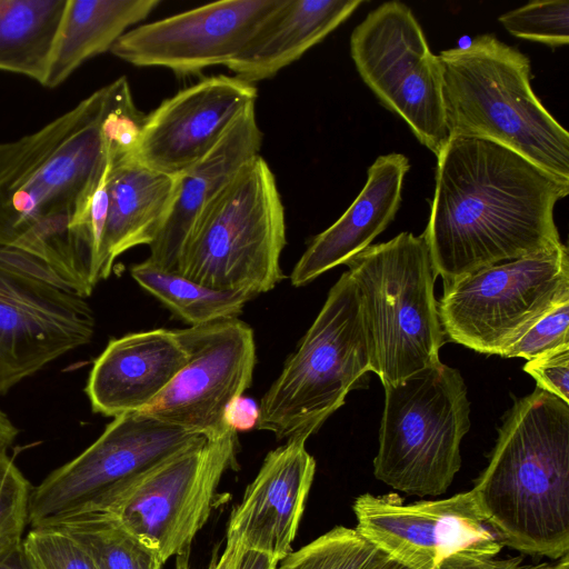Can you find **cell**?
<instances>
[{
  "label": "cell",
  "instance_id": "1",
  "mask_svg": "<svg viewBox=\"0 0 569 569\" xmlns=\"http://www.w3.org/2000/svg\"><path fill=\"white\" fill-rule=\"evenodd\" d=\"M423 231L443 288L479 269L561 243L553 210L566 183L496 142L450 137Z\"/></svg>",
  "mask_w": 569,
  "mask_h": 569
},
{
  "label": "cell",
  "instance_id": "2",
  "mask_svg": "<svg viewBox=\"0 0 569 569\" xmlns=\"http://www.w3.org/2000/svg\"><path fill=\"white\" fill-rule=\"evenodd\" d=\"M471 491L503 545L569 553V403L539 387L515 402Z\"/></svg>",
  "mask_w": 569,
  "mask_h": 569
},
{
  "label": "cell",
  "instance_id": "3",
  "mask_svg": "<svg viewBox=\"0 0 569 569\" xmlns=\"http://www.w3.org/2000/svg\"><path fill=\"white\" fill-rule=\"evenodd\" d=\"M450 137L501 144L569 183V133L530 84V61L493 34L438 56Z\"/></svg>",
  "mask_w": 569,
  "mask_h": 569
},
{
  "label": "cell",
  "instance_id": "4",
  "mask_svg": "<svg viewBox=\"0 0 569 569\" xmlns=\"http://www.w3.org/2000/svg\"><path fill=\"white\" fill-rule=\"evenodd\" d=\"M107 87L33 133L0 142V247L47 219L77 217L106 168L100 134Z\"/></svg>",
  "mask_w": 569,
  "mask_h": 569
},
{
  "label": "cell",
  "instance_id": "5",
  "mask_svg": "<svg viewBox=\"0 0 569 569\" xmlns=\"http://www.w3.org/2000/svg\"><path fill=\"white\" fill-rule=\"evenodd\" d=\"M372 371L358 288L343 272L297 350L258 406L256 428L277 439L307 440Z\"/></svg>",
  "mask_w": 569,
  "mask_h": 569
},
{
  "label": "cell",
  "instance_id": "6",
  "mask_svg": "<svg viewBox=\"0 0 569 569\" xmlns=\"http://www.w3.org/2000/svg\"><path fill=\"white\" fill-rule=\"evenodd\" d=\"M346 266L359 291L372 371L382 386L440 362L445 333L433 292L438 274L425 233L401 232Z\"/></svg>",
  "mask_w": 569,
  "mask_h": 569
},
{
  "label": "cell",
  "instance_id": "7",
  "mask_svg": "<svg viewBox=\"0 0 569 569\" xmlns=\"http://www.w3.org/2000/svg\"><path fill=\"white\" fill-rule=\"evenodd\" d=\"M286 242L274 174L257 156L202 210L177 272L212 289L256 297L284 279L280 257Z\"/></svg>",
  "mask_w": 569,
  "mask_h": 569
},
{
  "label": "cell",
  "instance_id": "8",
  "mask_svg": "<svg viewBox=\"0 0 569 569\" xmlns=\"http://www.w3.org/2000/svg\"><path fill=\"white\" fill-rule=\"evenodd\" d=\"M383 387L375 477L411 496L445 493L461 467L460 445L470 428L462 376L440 361Z\"/></svg>",
  "mask_w": 569,
  "mask_h": 569
},
{
  "label": "cell",
  "instance_id": "9",
  "mask_svg": "<svg viewBox=\"0 0 569 569\" xmlns=\"http://www.w3.org/2000/svg\"><path fill=\"white\" fill-rule=\"evenodd\" d=\"M236 451L237 432L229 429L111 487L70 513L112 519L163 563L189 555L210 516L222 476L234 466Z\"/></svg>",
  "mask_w": 569,
  "mask_h": 569
},
{
  "label": "cell",
  "instance_id": "10",
  "mask_svg": "<svg viewBox=\"0 0 569 569\" xmlns=\"http://www.w3.org/2000/svg\"><path fill=\"white\" fill-rule=\"evenodd\" d=\"M569 301V254L562 242L479 269L443 288V333L477 352L498 355L535 322Z\"/></svg>",
  "mask_w": 569,
  "mask_h": 569
},
{
  "label": "cell",
  "instance_id": "11",
  "mask_svg": "<svg viewBox=\"0 0 569 569\" xmlns=\"http://www.w3.org/2000/svg\"><path fill=\"white\" fill-rule=\"evenodd\" d=\"M350 53L380 102L438 158L450 138L442 72L411 9L389 1L369 12L351 33Z\"/></svg>",
  "mask_w": 569,
  "mask_h": 569
},
{
  "label": "cell",
  "instance_id": "12",
  "mask_svg": "<svg viewBox=\"0 0 569 569\" xmlns=\"http://www.w3.org/2000/svg\"><path fill=\"white\" fill-rule=\"evenodd\" d=\"M206 439L141 411L121 415L79 456L32 488L31 528L64 516L111 487Z\"/></svg>",
  "mask_w": 569,
  "mask_h": 569
},
{
  "label": "cell",
  "instance_id": "13",
  "mask_svg": "<svg viewBox=\"0 0 569 569\" xmlns=\"http://www.w3.org/2000/svg\"><path fill=\"white\" fill-rule=\"evenodd\" d=\"M188 360L141 412L206 439L230 428L224 413L250 387L256 366L252 329L238 318L174 330Z\"/></svg>",
  "mask_w": 569,
  "mask_h": 569
},
{
  "label": "cell",
  "instance_id": "14",
  "mask_svg": "<svg viewBox=\"0 0 569 569\" xmlns=\"http://www.w3.org/2000/svg\"><path fill=\"white\" fill-rule=\"evenodd\" d=\"M94 329L84 297L0 261V395L88 345Z\"/></svg>",
  "mask_w": 569,
  "mask_h": 569
},
{
  "label": "cell",
  "instance_id": "15",
  "mask_svg": "<svg viewBox=\"0 0 569 569\" xmlns=\"http://www.w3.org/2000/svg\"><path fill=\"white\" fill-rule=\"evenodd\" d=\"M352 508L356 530L413 569H433L457 551L495 557L505 546L482 517L471 490L409 505L393 495L363 493Z\"/></svg>",
  "mask_w": 569,
  "mask_h": 569
},
{
  "label": "cell",
  "instance_id": "16",
  "mask_svg": "<svg viewBox=\"0 0 569 569\" xmlns=\"http://www.w3.org/2000/svg\"><path fill=\"white\" fill-rule=\"evenodd\" d=\"M281 0H223L128 30L110 52L136 67L179 76L228 63Z\"/></svg>",
  "mask_w": 569,
  "mask_h": 569
},
{
  "label": "cell",
  "instance_id": "17",
  "mask_svg": "<svg viewBox=\"0 0 569 569\" xmlns=\"http://www.w3.org/2000/svg\"><path fill=\"white\" fill-rule=\"evenodd\" d=\"M256 99L253 83L224 74L178 91L144 117L138 161L180 176L216 146Z\"/></svg>",
  "mask_w": 569,
  "mask_h": 569
},
{
  "label": "cell",
  "instance_id": "18",
  "mask_svg": "<svg viewBox=\"0 0 569 569\" xmlns=\"http://www.w3.org/2000/svg\"><path fill=\"white\" fill-rule=\"evenodd\" d=\"M315 472L316 461L305 439H289L270 451L231 512L227 540L279 563L292 550Z\"/></svg>",
  "mask_w": 569,
  "mask_h": 569
},
{
  "label": "cell",
  "instance_id": "19",
  "mask_svg": "<svg viewBox=\"0 0 569 569\" xmlns=\"http://www.w3.org/2000/svg\"><path fill=\"white\" fill-rule=\"evenodd\" d=\"M187 360L174 330L161 328L111 339L94 360L84 389L92 411L113 418L141 411Z\"/></svg>",
  "mask_w": 569,
  "mask_h": 569
},
{
  "label": "cell",
  "instance_id": "20",
  "mask_svg": "<svg viewBox=\"0 0 569 569\" xmlns=\"http://www.w3.org/2000/svg\"><path fill=\"white\" fill-rule=\"evenodd\" d=\"M261 146L262 132L253 104L207 154L178 176L170 212L149 246L151 263L166 271H178L184 244L202 210L247 162L259 156Z\"/></svg>",
  "mask_w": 569,
  "mask_h": 569
},
{
  "label": "cell",
  "instance_id": "21",
  "mask_svg": "<svg viewBox=\"0 0 569 569\" xmlns=\"http://www.w3.org/2000/svg\"><path fill=\"white\" fill-rule=\"evenodd\" d=\"M409 160L401 153L378 157L367 182L343 214L310 242L292 269L290 281L302 287L363 251L395 219L401 203Z\"/></svg>",
  "mask_w": 569,
  "mask_h": 569
},
{
  "label": "cell",
  "instance_id": "22",
  "mask_svg": "<svg viewBox=\"0 0 569 569\" xmlns=\"http://www.w3.org/2000/svg\"><path fill=\"white\" fill-rule=\"evenodd\" d=\"M362 0H281L224 67L250 83L270 79L346 21Z\"/></svg>",
  "mask_w": 569,
  "mask_h": 569
},
{
  "label": "cell",
  "instance_id": "23",
  "mask_svg": "<svg viewBox=\"0 0 569 569\" xmlns=\"http://www.w3.org/2000/svg\"><path fill=\"white\" fill-rule=\"evenodd\" d=\"M177 188L178 176L150 169L138 159L109 162L103 280L110 276L119 256L133 247L153 242L170 212Z\"/></svg>",
  "mask_w": 569,
  "mask_h": 569
},
{
  "label": "cell",
  "instance_id": "24",
  "mask_svg": "<svg viewBox=\"0 0 569 569\" xmlns=\"http://www.w3.org/2000/svg\"><path fill=\"white\" fill-rule=\"evenodd\" d=\"M159 4L160 0H68L44 87H58L88 59L110 51Z\"/></svg>",
  "mask_w": 569,
  "mask_h": 569
},
{
  "label": "cell",
  "instance_id": "25",
  "mask_svg": "<svg viewBox=\"0 0 569 569\" xmlns=\"http://www.w3.org/2000/svg\"><path fill=\"white\" fill-rule=\"evenodd\" d=\"M68 0H0V71L44 86Z\"/></svg>",
  "mask_w": 569,
  "mask_h": 569
},
{
  "label": "cell",
  "instance_id": "26",
  "mask_svg": "<svg viewBox=\"0 0 569 569\" xmlns=\"http://www.w3.org/2000/svg\"><path fill=\"white\" fill-rule=\"evenodd\" d=\"M130 274L140 287L191 327L237 318L246 303L254 298L246 291L206 287L178 272L162 270L148 259L133 264Z\"/></svg>",
  "mask_w": 569,
  "mask_h": 569
},
{
  "label": "cell",
  "instance_id": "27",
  "mask_svg": "<svg viewBox=\"0 0 569 569\" xmlns=\"http://www.w3.org/2000/svg\"><path fill=\"white\" fill-rule=\"evenodd\" d=\"M70 536L97 569H161L157 553L112 519L98 513H70L41 523ZM36 528V527H34Z\"/></svg>",
  "mask_w": 569,
  "mask_h": 569
},
{
  "label": "cell",
  "instance_id": "28",
  "mask_svg": "<svg viewBox=\"0 0 569 569\" xmlns=\"http://www.w3.org/2000/svg\"><path fill=\"white\" fill-rule=\"evenodd\" d=\"M387 558L356 529L337 526L290 552L276 569H376Z\"/></svg>",
  "mask_w": 569,
  "mask_h": 569
},
{
  "label": "cell",
  "instance_id": "29",
  "mask_svg": "<svg viewBox=\"0 0 569 569\" xmlns=\"http://www.w3.org/2000/svg\"><path fill=\"white\" fill-rule=\"evenodd\" d=\"M106 87V104L100 124L106 158L110 164L137 159L146 116L137 109L126 77Z\"/></svg>",
  "mask_w": 569,
  "mask_h": 569
},
{
  "label": "cell",
  "instance_id": "30",
  "mask_svg": "<svg viewBox=\"0 0 569 569\" xmlns=\"http://www.w3.org/2000/svg\"><path fill=\"white\" fill-rule=\"evenodd\" d=\"M499 22L512 36L549 47L569 43V1L540 0L508 11Z\"/></svg>",
  "mask_w": 569,
  "mask_h": 569
},
{
  "label": "cell",
  "instance_id": "31",
  "mask_svg": "<svg viewBox=\"0 0 569 569\" xmlns=\"http://www.w3.org/2000/svg\"><path fill=\"white\" fill-rule=\"evenodd\" d=\"M31 490L7 450H0V555L22 542Z\"/></svg>",
  "mask_w": 569,
  "mask_h": 569
},
{
  "label": "cell",
  "instance_id": "32",
  "mask_svg": "<svg viewBox=\"0 0 569 569\" xmlns=\"http://www.w3.org/2000/svg\"><path fill=\"white\" fill-rule=\"evenodd\" d=\"M22 543L36 569H97L84 549L57 528H31Z\"/></svg>",
  "mask_w": 569,
  "mask_h": 569
},
{
  "label": "cell",
  "instance_id": "33",
  "mask_svg": "<svg viewBox=\"0 0 569 569\" xmlns=\"http://www.w3.org/2000/svg\"><path fill=\"white\" fill-rule=\"evenodd\" d=\"M569 347V301L562 302L535 322L502 357L531 360Z\"/></svg>",
  "mask_w": 569,
  "mask_h": 569
},
{
  "label": "cell",
  "instance_id": "34",
  "mask_svg": "<svg viewBox=\"0 0 569 569\" xmlns=\"http://www.w3.org/2000/svg\"><path fill=\"white\" fill-rule=\"evenodd\" d=\"M523 370L537 387L569 403V347L528 360Z\"/></svg>",
  "mask_w": 569,
  "mask_h": 569
},
{
  "label": "cell",
  "instance_id": "35",
  "mask_svg": "<svg viewBox=\"0 0 569 569\" xmlns=\"http://www.w3.org/2000/svg\"><path fill=\"white\" fill-rule=\"evenodd\" d=\"M520 558L496 559L469 551L452 552L442 558L433 569H531Z\"/></svg>",
  "mask_w": 569,
  "mask_h": 569
},
{
  "label": "cell",
  "instance_id": "36",
  "mask_svg": "<svg viewBox=\"0 0 569 569\" xmlns=\"http://www.w3.org/2000/svg\"><path fill=\"white\" fill-rule=\"evenodd\" d=\"M258 406L242 396L229 403L224 413V423L236 432L248 431L256 427Z\"/></svg>",
  "mask_w": 569,
  "mask_h": 569
},
{
  "label": "cell",
  "instance_id": "37",
  "mask_svg": "<svg viewBox=\"0 0 569 569\" xmlns=\"http://www.w3.org/2000/svg\"><path fill=\"white\" fill-rule=\"evenodd\" d=\"M242 546L233 540H227L222 555L212 562L209 569H236ZM176 569H190L189 555L176 557Z\"/></svg>",
  "mask_w": 569,
  "mask_h": 569
},
{
  "label": "cell",
  "instance_id": "38",
  "mask_svg": "<svg viewBox=\"0 0 569 569\" xmlns=\"http://www.w3.org/2000/svg\"><path fill=\"white\" fill-rule=\"evenodd\" d=\"M0 569H36L23 543L0 555Z\"/></svg>",
  "mask_w": 569,
  "mask_h": 569
},
{
  "label": "cell",
  "instance_id": "39",
  "mask_svg": "<svg viewBox=\"0 0 569 569\" xmlns=\"http://www.w3.org/2000/svg\"><path fill=\"white\" fill-rule=\"evenodd\" d=\"M278 562L267 553L242 549L236 569H276Z\"/></svg>",
  "mask_w": 569,
  "mask_h": 569
},
{
  "label": "cell",
  "instance_id": "40",
  "mask_svg": "<svg viewBox=\"0 0 569 569\" xmlns=\"http://www.w3.org/2000/svg\"><path fill=\"white\" fill-rule=\"evenodd\" d=\"M19 431L8 416L0 410V450H7L16 440Z\"/></svg>",
  "mask_w": 569,
  "mask_h": 569
},
{
  "label": "cell",
  "instance_id": "41",
  "mask_svg": "<svg viewBox=\"0 0 569 569\" xmlns=\"http://www.w3.org/2000/svg\"><path fill=\"white\" fill-rule=\"evenodd\" d=\"M531 569H569V553L563 555L555 563H542L532 566Z\"/></svg>",
  "mask_w": 569,
  "mask_h": 569
},
{
  "label": "cell",
  "instance_id": "42",
  "mask_svg": "<svg viewBox=\"0 0 569 569\" xmlns=\"http://www.w3.org/2000/svg\"><path fill=\"white\" fill-rule=\"evenodd\" d=\"M376 569H413V568L388 556V558Z\"/></svg>",
  "mask_w": 569,
  "mask_h": 569
}]
</instances>
